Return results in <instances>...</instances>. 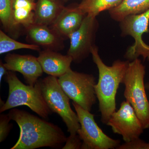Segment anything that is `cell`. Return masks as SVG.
<instances>
[{
  "label": "cell",
  "instance_id": "obj_4",
  "mask_svg": "<svg viewBox=\"0 0 149 149\" xmlns=\"http://www.w3.org/2000/svg\"><path fill=\"white\" fill-rule=\"evenodd\" d=\"M146 69L139 58L130 62L122 83L125 100L134 109L144 129L149 128V101L144 82Z\"/></svg>",
  "mask_w": 149,
  "mask_h": 149
},
{
  "label": "cell",
  "instance_id": "obj_3",
  "mask_svg": "<svg viewBox=\"0 0 149 149\" xmlns=\"http://www.w3.org/2000/svg\"><path fill=\"white\" fill-rule=\"evenodd\" d=\"M6 75L8 96L3 105L0 107V112L20 106H26L40 117L47 118L52 111L44 98L38 81L34 86L25 85L13 71H8Z\"/></svg>",
  "mask_w": 149,
  "mask_h": 149
},
{
  "label": "cell",
  "instance_id": "obj_14",
  "mask_svg": "<svg viewBox=\"0 0 149 149\" xmlns=\"http://www.w3.org/2000/svg\"><path fill=\"white\" fill-rule=\"evenodd\" d=\"M37 58L43 72L58 78L71 69L70 65L73 62L72 58L68 55H63L49 49L40 51Z\"/></svg>",
  "mask_w": 149,
  "mask_h": 149
},
{
  "label": "cell",
  "instance_id": "obj_20",
  "mask_svg": "<svg viewBox=\"0 0 149 149\" xmlns=\"http://www.w3.org/2000/svg\"><path fill=\"white\" fill-rule=\"evenodd\" d=\"M13 0H0V20L5 31L12 35ZM12 36V35H11Z\"/></svg>",
  "mask_w": 149,
  "mask_h": 149
},
{
  "label": "cell",
  "instance_id": "obj_22",
  "mask_svg": "<svg viewBox=\"0 0 149 149\" xmlns=\"http://www.w3.org/2000/svg\"><path fill=\"white\" fill-rule=\"evenodd\" d=\"M116 149H149V142L147 143L139 138L134 141L120 144Z\"/></svg>",
  "mask_w": 149,
  "mask_h": 149
},
{
  "label": "cell",
  "instance_id": "obj_8",
  "mask_svg": "<svg viewBox=\"0 0 149 149\" xmlns=\"http://www.w3.org/2000/svg\"><path fill=\"white\" fill-rule=\"evenodd\" d=\"M149 9L140 14L129 15L120 22L121 36H131L135 41L124 55V58L129 61L141 56L144 61H149V45L142 39L144 33L149 32Z\"/></svg>",
  "mask_w": 149,
  "mask_h": 149
},
{
  "label": "cell",
  "instance_id": "obj_26",
  "mask_svg": "<svg viewBox=\"0 0 149 149\" xmlns=\"http://www.w3.org/2000/svg\"><path fill=\"white\" fill-rule=\"evenodd\" d=\"M64 1H69V0H64Z\"/></svg>",
  "mask_w": 149,
  "mask_h": 149
},
{
  "label": "cell",
  "instance_id": "obj_9",
  "mask_svg": "<svg viewBox=\"0 0 149 149\" xmlns=\"http://www.w3.org/2000/svg\"><path fill=\"white\" fill-rule=\"evenodd\" d=\"M98 21L95 17L87 15L82 24L70 36V45L67 54L75 63H80L91 54L95 45L98 30Z\"/></svg>",
  "mask_w": 149,
  "mask_h": 149
},
{
  "label": "cell",
  "instance_id": "obj_6",
  "mask_svg": "<svg viewBox=\"0 0 149 149\" xmlns=\"http://www.w3.org/2000/svg\"><path fill=\"white\" fill-rule=\"evenodd\" d=\"M60 85L72 102L91 111L97 102L95 91L96 78L92 74L73 71L70 69L58 77Z\"/></svg>",
  "mask_w": 149,
  "mask_h": 149
},
{
  "label": "cell",
  "instance_id": "obj_19",
  "mask_svg": "<svg viewBox=\"0 0 149 149\" xmlns=\"http://www.w3.org/2000/svg\"><path fill=\"white\" fill-rule=\"evenodd\" d=\"M20 49H28L40 52V47L33 44L20 42L0 30V54L1 55Z\"/></svg>",
  "mask_w": 149,
  "mask_h": 149
},
{
  "label": "cell",
  "instance_id": "obj_18",
  "mask_svg": "<svg viewBox=\"0 0 149 149\" xmlns=\"http://www.w3.org/2000/svg\"><path fill=\"white\" fill-rule=\"evenodd\" d=\"M123 0H82L78 7L84 13L97 17L102 12L117 6Z\"/></svg>",
  "mask_w": 149,
  "mask_h": 149
},
{
  "label": "cell",
  "instance_id": "obj_13",
  "mask_svg": "<svg viewBox=\"0 0 149 149\" xmlns=\"http://www.w3.org/2000/svg\"><path fill=\"white\" fill-rule=\"evenodd\" d=\"M86 15L78 6L64 7L50 27L64 40L69 39L70 36L80 27Z\"/></svg>",
  "mask_w": 149,
  "mask_h": 149
},
{
  "label": "cell",
  "instance_id": "obj_2",
  "mask_svg": "<svg viewBox=\"0 0 149 149\" xmlns=\"http://www.w3.org/2000/svg\"><path fill=\"white\" fill-rule=\"evenodd\" d=\"M91 54L94 63L98 70L99 79L95 86L96 96L99 102L101 121L107 125L110 117L116 111V94L130 61L117 60L111 66L104 63L99 54L98 48L95 45Z\"/></svg>",
  "mask_w": 149,
  "mask_h": 149
},
{
  "label": "cell",
  "instance_id": "obj_16",
  "mask_svg": "<svg viewBox=\"0 0 149 149\" xmlns=\"http://www.w3.org/2000/svg\"><path fill=\"white\" fill-rule=\"evenodd\" d=\"M64 7L58 0H37L34 24L50 26Z\"/></svg>",
  "mask_w": 149,
  "mask_h": 149
},
{
  "label": "cell",
  "instance_id": "obj_11",
  "mask_svg": "<svg viewBox=\"0 0 149 149\" xmlns=\"http://www.w3.org/2000/svg\"><path fill=\"white\" fill-rule=\"evenodd\" d=\"M4 65L8 71L21 73L27 85L34 86L43 71L38 58L30 55L8 54L4 58Z\"/></svg>",
  "mask_w": 149,
  "mask_h": 149
},
{
  "label": "cell",
  "instance_id": "obj_17",
  "mask_svg": "<svg viewBox=\"0 0 149 149\" xmlns=\"http://www.w3.org/2000/svg\"><path fill=\"white\" fill-rule=\"evenodd\" d=\"M149 9V0H123L119 5L109 10L111 17L122 21L126 17L143 13Z\"/></svg>",
  "mask_w": 149,
  "mask_h": 149
},
{
  "label": "cell",
  "instance_id": "obj_7",
  "mask_svg": "<svg viewBox=\"0 0 149 149\" xmlns=\"http://www.w3.org/2000/svg\"><path fill=\"white\" fill-rule=\"evenodd\" d=\"M72 104L77 113L80 128L77 131L83 141L82 149H117L120 145L119 140L107 136L98 125L95 115L72 102Z\"/></svg>",
  "mask_w": 149,
  "mask_h": 149
},
{
  "label": "cell",
  "instance_id": "obj_23",
  "mask_svg": "<svg viewBox=\"0 0 149 149\" xmlns=\"http://www.w3.org/2000/svg\"><path fill=\"white\" fill-rule=\"evenodd\" d=\"M83 141L78 134L70 135L67 138L65 145L62 148L63 149H81Z\"/></svg>",
  "mask_w": 149,
  "mask_h": 149
},
{
  "label": "cell",
  "instance_id": "obj_24",
  "mask_svg": "<svg viewBox=\"0 0 149 149\" xmlns=\"http://www.w3.org/2000/svg\"><path fill=\"white\" fill-rule=\"evenodd\" d=\"M8 70L5 66L4 63L1 60L0 61V83L1 82L2 79L4 75L7 74Z\"/></svg>",
  "mask_w": 149,
  "mask_h": 149
},
{
  "label": "cell",
  "instance_id": "obj_5",
  "mask_svg": "<svg viewBox=\"0 0 149 149\" xmlns=\"http://www.w3.org/2000/svg\"><path fill=\"white\" fill-rule=\"evenodd\" d=\"M44 98L51 111L61 118L70 135L77 134L80 125L77 113L71 109L70 98L59 83L58 78L49 75L38 80Z\"/></svg>",
  "mask_w": 149,
  "mask_h": 149
},
{
  "label": "cell",
  "instance_id": "obj_25",
  "mask_svg": "<svg viewBox=\"0 0 149 149\" xmlns=\"http://www.w3.org/2000/svg\"><path fill=\"white\" fill-rule=\"evenodd\" d=\"M145 87H146V90L149 92V82L145 83Z\"/></svg>",
  "mask_w": 149,
  "mask_h": 149
},
{
  "label": "cell",
  "instance_id": "obj_21",
  "mask_svg": "<svg viewBox=\"0 0 149 149\" xmlns=\"http://www.w3.org/2000/svg\"><path fill=\"white\" fill-rule=\"evenodd\" d=\"M11 119L8 114H2L0 115V142L1 143L6 139L11 129L12 124L10 123Z\"/></svg>",
  "mask_w": 149,
  "mask_h": 149
},
{
  "label": "cell",
  "instance_id": "obj_10",
  "mask_svg": "<svg viewBox=\"0 0 149 149\" xmlns=\"http://www.w3.org/2000/svg\"><path fill=\"white\" fill-rule=\"evenodd\" d=\"M107 125L111 127L113 133L122 136L125 142L140 138L145 130L134 109L126 100L111 115Z\"/></svg>",
  "mask_w": 149,
  "mask_h": 149
},
{
  "label": "cell",
  "instance_id": "obj_15",
  "mask_svg": "<svg viewBox=\"0 0 149 149\" xmlns=\"http://www.w3.org/2000/svg\"><path fill=\"white\" fill-rule=\"evenodd\" d=\"M35 0H13L12 13V35L17 37L20 27L25 30L35 23Z\"/></svg>",
  "mask_w": 149,
  "mask_h": 149
},
{
  "label": "cell",
  "instance_id": "obj_1",
  "mask_svg": "<svg viewBox=\"0 0 149 149\" xmlns=\"http://www.w3.org/2000/svg\"><path fill=\"white\" fill-rule=\"evenodd\" d=\"M8 114L20 129L18 141L11 149L56 148L66 142L67 138L58 125L15 108Z\"/></svg>",
  "mask_w": 149,
  "mask_h": 149
},
{
  "label": "cell",
  "instance_id": "obj_12",
  "mask_svg": "<svg viewBox=\"0 0 149 149\" xmlns=\"http://www.w3.org/2000/svg\"><path fill=\"white\" fill-rule=\"evenodd\" d=\"M26 39L30 44L58 52L64 48V39L50 26L34 24L25 30Z\"/></svg>",
  "mask_w": 149,
  "mask_h": 149
}]
</instances>
